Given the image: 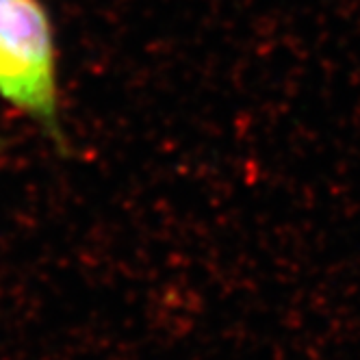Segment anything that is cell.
<instances>
[{"instance_id": "1", "label": "cell", "mask_w": 360, "mask_h": 360, "mask_svg": "<svg viewBox=\"0 0 360 360\" xmlns=\"http://www.w3.org/2000/svg\"><path fill=\"white\" fill-rule=\"evenodd\" d=\"M55 29L41 0H0V98L63 143Z\"/></svg>"}, {"instance_id": "2", "label": "cell", "mask_w": 360, "mask_h": 360, "mask_svg": "<svg viewBox=\"0 0 360 360\" xmlns=\"http://www.w3.org/2000/svg\"><path fill=\"white\" fill-rule=\"evenodd\" d=\"M0 152H3V141H0Z\"/></svg>"}]
</instances>
